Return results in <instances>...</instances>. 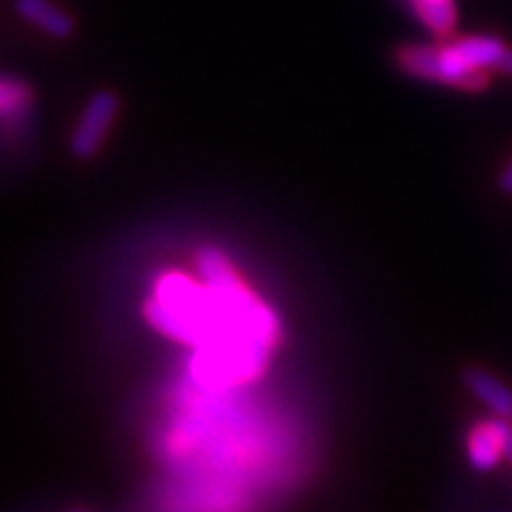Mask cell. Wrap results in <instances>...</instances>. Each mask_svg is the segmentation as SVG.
<instances>
[{"instance_id":"obj_8","label":"cell","mask_w":512,"mask_h":512,"mask_svg":"<svg viewBox=\"0 0 512 512\" xmlns=\"http://www.w3.org/2000/svg\"><path fill=\"white\" fill-rule=\"evenodd\" d=\"M31 105V88L19 79H0V117L24 112Z\"/></svg>"},{"instance_id":"obj_5","label":"cell","mask_w":512,"mask_h":512,"mask_svg":"<svg viewBox=\"0 0 512 512\" xmlns=\"http://www.w3.org/2000/svg\"><path fill=\"white\" fill-rule=\"evenodd\" d=\"M503 425L501 418L479 420L467 430L465 456L477 472H489L505 460L503 456Z\"/></svg>"},{"instance_id":"obj_10","label":"cell","mask_w":512,"mask_h":512,"mask_svg":"<svg viewBox=\"0 0 512 512\" xmlns=\"http://www.w3.org/2000/svg\"><path fill=\"white\" fill-rule=\"evenodd\" d=\"M503 456L512 465V422L503 425Z\"/></svg>"},{"instance_id":"obj_4","label":"cell","mask_w":512,"mask_h":512,"mask_svg":"<svg viewBox=\"0 0 512 512\" xmlns=\"http://www.w3.org/2000/svg\"><path fill=\"white\" fill-rule=\"evenodd\" d=\"M460 384L467 394H472L489 408L494 418L512 422V387H508L501 377L482 366H465L460 370Z\"/></svg>"},{"instance_id":"obj_1","label":"cell","mask_w":512,"mask_h":512,"mask_svg":"<svg viewBox=\"0 0 512 512\" xmlns=\"http://www.w3.org/2000/svg\"><path fill=\"white\" fill-rule=\"evenodd\" d=\"M396 67L413 79L453 86L465 93H482L491 83V74L470 67L448 38L432 46L425 43L401 46L396 50Z\"/></svg>"},{"instance_id":"obj_9","label":"cell","mask_w":512,"mask_h":512,"mask_svg":"<svg viewBox=\"0 0 512 512\" xmlns=\"http://www.w3.org/2000/svg\"><path fill=\"white\" fill-rule=\"evenodd\" d=\"M496 185H498V192H501L503 197H512V157L508 159V164L501 169V174H498Z\"/></svg>"},{"instance_id":"obj_3","label":"cell","mask_w":512,"mask_h":512,"mask_svg":"<svg viewBox=\"0 0 512 512\" xmlns=\"http://www.w3.org/2000/svg\"><path fill=\"white\" fill-rule=\"evenodd\" d=\"M451 46L470 67L489 74L512 76V48L498 36H460L448 38Z\"/></svg>"},{"instance_id":"obj_7","label":"cell","mask_w":512,"mask_h":512,"mask_svg":"<svg viewBox=\"0 0 512 512\" xmlns=\"http://www.w3.org/2000/svg\"><path fill=\"white\" fill-rule=\"evenodd\" d=\"M420 22L432 31L434 36L448 38L458 22V10L453 0H413Z\"/></svg>"},{"instance_id":"obj_6","label":"cell","mask_w":512,"mask_h":512,"mask_svg":"<svg viewBox=\"0 0 512 512\" xmlns=\"http://www.w3.org/2000/svg\"><path fill=\"white\" fill-rule=\"evenodd\" d=\"M17 15L31 27L55 38H67L74 31V17L53 0H15Z\"/></svg>"},{"instance_id":"obj_2","label":"cell","mask_w":512,"mask_h":512,"mask_svg":"<svg viewBox=\"0 0 512 512\" xmlns=\"http://www.w3.org/2000/svg\"><path fill=\"white\" fill-rule=\"evenodd\" d=\"M119 100L112 91H98L83 107L79 124L72 133V152L79 159H93L105 143L114 117H117Z\"/></svg>"}]
</instances>
